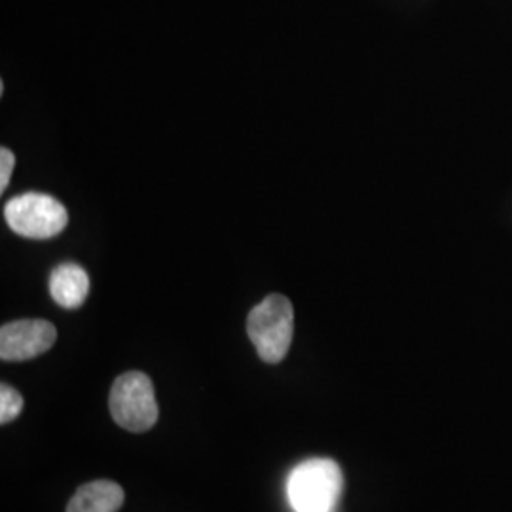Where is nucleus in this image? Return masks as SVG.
I'll return each mask as SVG.
<instances>
[{"label": "nucleus", "instance_id": "8", "mask_svg": "<svg viewBox=\"0 0 512 512\" xmlns=\"http://www.w3.org/2000/svg\"><path fill=\"white\" fill-rule=\"evenodd\" d=\"M23 410V397L12 385H0V423L16 420Z\"/></svg>", "mask_w": 512, "mask_h": 512}, {"label": "nucleus", "instance_id": "1", "mask_svg": "<svg viewBox=\"0 0 512 512\" xmlns=\"http://www.w3.org/2000/svg\"><path fill=\"white\" fill-rule=\"evenodd\" d=\"M344 492V475L336 461L308 459L294 467L287 494L296 512H334Z\"/></svg>", "mask_w": 512, "mask_h": 512}, {"label": "nucleus", "instance_id": "7", "mask_svg": "<svg viewBox=\"0 0 512 512\" xmlns=\"http://www.w3.org/2000/svg\"><path fill=\"white\" fill-rule=\"evenodd\" d=\"M126 494L112 480H93L80 486L73 495L67 512H118Z\"/></svg>", "mask_w": 512, "mask_h": 512}, {"label": "nucleus", "instance_id": "3", "mask_svg": "<svg viewBox=\"0 0 512 512\" xmlns=\"http://www.w3.org/2000/svg\"><path fill=\"white\" fill-rule=\"evenodd\" d=\"M110 416L129 433H145L158 421L154 385L143 372H126L110 389Z\"/></svg>", "mask_w": 512, "mask_h": 512}, {"label": "nucleus", "instance_id": "6", "mask_svg": "<svg viewBox=\"0 0 512 512\" xmlns=\"http://www.w3.org/2000/svg\"><path fill=\"white\" fill-rule=\"evenodd\" d=\"M90 293V277L78 264H61L50 275V294L65 310L80 308Z\"/></svg>", "mask_w": 512, "mask_h": 512}, {"label": "nucleus", "instance_id": "9", "mask_svg": "<svg viewBox=\"0 0 512 512\" xmlns=\"http://www.w3.org/2000/svg\"><path fill=\"white\" fill-rule=\"evenodd\" d=\"M14 165H16L14 152L8 150L6 147L0 148V194H2V192L8 188V184H10V177H12Z\"/></svg>", "mask_w": 512, "mask_h": 512}, {"label": "nucleus", "instance_id": "4", "mask_svg": "<svg viewBox=\"0 0 512 512\" xmlns=\"http://www.w3.org/2000/svg\"><path fill=\"white\" fill-rule=\"evenodd\" d=\"M4 219L21 238L50 239L65 230L69 213L54 196L27 192L4 205Z\"/></svg>", "mask_w": 512, "mask_h": 512}, {"label": "nucleus", "instance_id": "5", "mask_svg": "<svg viewBox=\"0 0 512 512\" xmlns=\"http://www.w3.org/2000/svg\"><path fill=\"white\" fill-rule=\"evenodd\" d=\"M57 340V330L44 319L12 321L0 329V359L6 363L31 361L46 353Z\"/></svg>", "mask_w": 512, "mask_h": 512}, {"label": "nucleus", "instance_id": "2", "mask_svg": "<svg viewBox=\"0 0 512 512\" xmlns=\"http://www.w3.org/2000/svg\"><path fill=\"white\" fill-rule=\"evenodd\" d=\"M247 334L264 363H281L291 348L294 310L283 294H270L247 317Z\"/></svg>", "mask_w": 512, "mask_h": 512}]
</instances>
